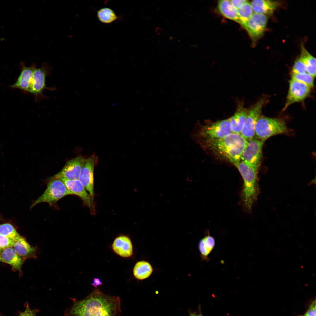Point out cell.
Here are the masks:
<instances>
[{
    "mask_svg": "<svg viewBox=\"0 0 316 316\" xmlns=\"http://www.w3.org/2000/svg\"><path fill=\"white\" fill-rule=\"evenodd\" d=\"M119 297L105 295L95 290L82 300H73L72 305L65 312V316H119Z\"/></svg>",
    "mask_w": 316,
    "mask_h": 316,
    "instance_id": "cell-1",
    "label": "cell"
},
{
    "mask_svg": "<svg viewBox=\"0 0 316 316\" xmlns=\"http://www.w3.org/2000/svg\"><path fill=\"white\" fill-rule=\"evenodd\" d=\"M248 143L241 134L232 133L222 138L200 142L217 158L234 165L240 161Z\"/></svg>",
    "mask_w": 316,
    "mask_h": 316,
    "instance_id": "cell-2",
    "label": "cell"
},
{
    "mask_svg": "<svg viewBox=\"0 0 316 316\" xmlns=\"http://www.w3.org/2000/svg\"><path fill=\"white\" fill-rule=\"evenodd\" d=\"M235 166L238 169L243 180L241 193L243 207L247 212H250L260 193L258 180V172L243 161H240Z\"/></svg>",
    "mask_w": 316,
    "mask_h": 316,
    "instance_id": "cell-3",
    "label": "cell"
},
{
    "mask_svg": "<svg viewBox=\"0 0 316 316\" xmlns=\"http://www.w3.org/2000/svg\"><path fill=\"white\" fill-rule=\"evenodd\" d=\"M288 131L286 123L283 120L277 118L261 117L256 125L255 136L265 141L271 137L286 133Z\"/></svg>",
    "mask_w": 316,
    "mask_h": 316,
    "instance_id": "cell-4",
    "label": "cell"
},
{
    "mask_svg": "<svg viewBox=\"0 0 316 316\" xmlns=\"http://www.w3.org/2000/svg\"><path fill=\"white\" fill-rule=\"evenodd\" d=\"M70 195H72V193L60 179L55 178L49 180L44 192L32 203L30 208L42 202H46L52 205L62 197Z\"/></svg>",
    "mask_w": 316,
    "mask_h": 316,
    "instance_id": "cell-5",
    "label": "cell"
},
{
    "mask_svg": "<svg viewBox=\"0 0 316 316\" xmlns=\"http://www.w3.org/2000/svg\"><path fill=\"white\" fill-rule=\"evenodd\" d=\"M232 133L229 119L218 121L202 127L197 133H192L191 136L204 140L218 139Z\"/></svg>",
    "mask_w": 316,
    "mask_h": 316,
    "instance_id": "cell-6",
    "label": "cell"
},
{
    "mask_svg": "<svg viewBox=\"0 0 316 316\" xmlns=\"http://www.w3.org/2000/svg\"><path fill=\"white\" fill-rule=\"evenodd\" d=\"M264 142L254 137L248 142L241 157L243 161L257 172L261 164Z\"/></svg>",
    "mask_w": 316,
    "mask_h": 316,
    "instance_id": "cell-7",
    "label": "cell"
},
{
    "mask_svg": "<svg viewBox=\"0 0 316 316\" xmlns=\"http://www.w3.org/2000/svg\"><path fill=\"white\" fill-rule=\"evenodd\" d=\"M266 101L265 98H262L247 109L246 119L241 134L248 142L255 137L256 125L261 117L262 108Z\"/></svg>",
    "mask_w": 316,
    "mask_h": 316,
    "instance_id": "cell-8",
    "label": "cell"
},
{
    "mask_svg": "<svg viewBox=\"0 0 316 316\" xmlns=\"http://www.w3.org/2000/svg\"><path fill=\"white\" fill-rule=\"evenodd\" d=\"M98 160L97 157L95 155L85 159L78 179L90 194L93 203L94 195V169Z\"/></svg>",
    "mask_w": 316,
    "mask_h": 316,
    "instance_id": "cell-9",
    "label": "cell"
},
{
    "mask_svg": "<svg viewBox=\"0 0 316 316\" xmlns=\"http://www.w3.org/2000/svg\"><path fill=\"white\" fill-rule=\"evenodd\" d=\"M51 66L48 64L43 63L42 67L35 69L30 87L28 91L35 96L42 95L45 89L49 90L52 88L47 87L46 85V78L50 73Z\"/></svg>",
    "mask_w": 316,
    "mask_h": 316,
    "instance_id": "cell-10",
    "label": "cell"
},
{
    "mask_svg": "<svg viewBox=\"0 0 316 316\" xmlns=\"http://www.w3.org/2000/svg\"><path fill=\"white\" fill-rule=\"evenodd\" d=\"M311 88L301 83L291 79L286 101L283 110L291 104L303 100L310 95Z\"/></svg>",
    "mask_w": 316,
    "mask_h": 316,
    "instance_id": "cell-11",
    "label": "cell"
},
{
    "mask_svg": "<svg viewBox=\"0 0 316 316\" xmlns=\"http://www.w3.org/2000/svg\"><path fill=\"white\" fill-rule=\"evenodd\" d=\"M85 159L83 157H78L69 160L59 172L48 178V181L61 178L68 180L78 179Z\"/></svg>",
    "mask_w": 316,
    "mask_h": 316,
    "instance_id": "cell-12",
    "label": "cell"
},
{
    "mask_svg": "<svg viewBox=\"0 0 316 316\" xmlns=\"http://www.w3.org/2000/svg\"><path fill=\"white\" fill-rule=\"evenodd\" d=\"M268 17L262 14L253 13L247 23L243 26L254 40L261 37L266 30Z\"/></svg>",
    "mask_w": 316,
    "mask_h": 316,
    "instance_id": "cell-13",
    "label": "cell"
},
{
    "mask_svg": "<svg viewBox=\"0 0 316 316\" xmlns=\"http://www.w3.org/2000/svg\"><path fill=\"white\" fill-rule=\"evenodd\" d=\"M72 193L79 197L90 209H93V203L90 195L78 179L68 180L60 178Z\"/></svg>",
    "mask_w": 316,
    "mask_h": 316,
    "instance_id": "cell-14",
    "label": "cell"
},
{
    "mask_svg": "<svg viewBox=\"0 0 316 316\" xmlns=\"http://www.w3.org/2000/svg\"><path fill=\"white\" fill-rule=\"evenodd\" d=\"M21 65L22 68L20 74L16 82L10 86V87L28 92L30 86L36 65L34 63L31 66L27 67L22 62L21 63Z\"/></svg>",
    "mask_w": 316,
    "mask_h": 316,
    "instance_id": "cell-15",
    "label": "cell"
},
{
    "mask_svg": "<svg viewBox=\"0 0 316 316\" xmlns=\"http://www.w3.org/2000/svg\"><path fill=\"white\" fill-rule=\"evenodd\" d=\"M25 260L17 254L13 247L2 249L0 254V261L10 265L19 272H21V267Z\"/></svg>",
    "mask_w": 316,
    "mask_h": 316,
    "instance_id": "cell-16",
    "label": "cell"
},
{
    "mask_svg": "<svg viewBox=\"0 0 316 316\" xmlns=\"http://www.w3.org/2000/svg\"><path fill=\"white\" fill-rule=\"evenodd\" d=\"M114 251L121 257L126 258L130 257L133 253V248L130 239L126 236L117 237L112 245Z\"/></svg>",
    "mask_w": 316,
    "mask_h": 316,
    "instance_id": "cell-17",
    "label": "cell"
},
{
    "mask_svg": "<svg viewBox=\"0 0 316 316\" xmlns=\"http://www.w3.org/2000/svg\"><path fill=\"white\" fill-rule=\"evenodd\" d=\"M247 114V109L244 107L243 103H239L234 115L229 118L232 133L241 134L245 123Z\"/></svg>",
    "mask_w": 316,
    "mask_h": 316,
    "instance_id": "cell-18",
    "label": "cell"
},
{
    "mask_svg": "<svg viewBox=\"0 0 316 316\" xmlns=\"http://www.w3.org/2000/svg\"><path fill=\"white\" fill-rule=\"evenodd\" d=\"M13 248L18 255L25 259L37 258V247L30 245L21 236L14 241Z\"/></svg>",
    "mask_w": 316,
    "mask_h": 316,
    "instance_id": "cell-19",
    "label": "cell"
},
{
    "mask_svg": "<svg viewBox=\"0 0 316 316\" xmlns=\"http://www.w3.org/2000/svg\"><path fill=\"white\" fill-rule=\"evenodd\" d=\"M254 13L267 16L272 14L279 5L277 1L254 0L250 3Z\"/></svg>",
    "mask_w": 316,
    "mask_h": 316,
    "instance_id": "cell-20",
    "label": "cell"
},
{
    "mask_svg": "<svg viewBox=\"0 0 316 316\" xmlns=\"http://www.w3.org/2000/svg\"><path fill=\"white\" fill-rule=\"evenodd\" d=\"M218 7L219 12L224 17L240 23L237 10L233 6L230 1H219Z\"/></svg>",
    "mask_w": 316,
    "mask_h": 316,
    "instance_id": "cell-21",
    "label": "cell"
},
{
    "mask_svg": "<svg viewBox=\"0 0 316 316\" xmlns=\"http://www.w3.org/2000/svg\"><path fill=\"white\" fill-rule=\"evenodd\" d=\"M300 59L305 66L307 72L313 78L316 76V59L302 45Z\"/></svg>",
    "mask_w": 316,
    "mask_h": 316,
    "instance_id": "cell-22",
    "label": "cell"
},
{
    "mask_svg": "<svg viewBox=\"0 0 316 316\" xmlns=\"http://www.w3.org/2000/svg\"><path fill=\"white\" fill-rule=\"evenodd\" d=\"M153 269L150 264L145 261L138 262L133 269V274L137 279L142 280L149 277L152 273Z\"/></svg>",
    "mask_w": 316,
    "mask_h": 316,
    "instance_id": "cell-23",
    "label": "cell"
},
{
    "mask_svg": "<svg viewBox=\"0 0 316 316\" xmlns=\"http://www.w3.org/2000/svg\"><path fill=\"white\" fill-rule=\"evenodd\" d=\"M215 245L214 239L209 234L200 240L199 244V249L201 257L203 260L208 261V256L212 250Z\"/></svg>",
    "mask_w": 316,
    "mask_h": 316,
    "instance_id": "cell-24",
    "label": "cell"
},
{
    "mask_svg": "<svg viewBox=\"0 0 316 316\" xmlns=\"http://www.w3.org/2000/svg\"><path fill=\"white\" fill-rule=\"evenodd\" d=\"M97 16L101 22L106 24L111 23L117 19V16L114 11L107 7L103 8L99 10Z\"/></svg>",
    "mask_w": 316,
    "mask_h": 316,
    "instance_id": "cell-25",
    "label": "cell"
},
{
    "mask_svg": "<svg viewBox=\"0 0 316 316\" xmlns=\"http://www.w3.org/2000/svg\"><path fill=\"white\" fill-rule=\"evenodd\" d=\"M237 11L240 24L243 26L247 23L253 13L250 3L248 1L244 3L237 9Z\"/></svg>",
    "mask_w": 316,
    "mask_h": 316,
    "instance_id": "cell-26",
    "label": "cell"
},
{
    "mask_svg": "<svg viewBox=\"0 0 316 316\" xmlns=\"http://www.w3.org/2000/svg\"><path fill=\"white\" fill-rule=\"evenodd\" d=\"M0 234L11 238L14 241L21 236L14 227L9 223L0 225Z\"/></svg>",
    "mask_w": 316,
    "mask_h": 316,
    "instance_id": "cell-27",
    "label": "cell"
},
{
    "mask_svg": "<svg viewBox=\"0 0 316 316\" xmlns=\"http://www.w3.org/2000/svg\"><path fill=\"white\" fill-rule=\"evenodd\" d=\"M291 79L303 83L310 88L314 86V78L307 72L301 74L291 73Z\"/></svg>",
    "mask_w": 316,
    "mask_h": 316,
    "instance_id": "cell-28",
    "label": "cell"
},
{
    "mask_svg": "<svg viewBox=\"0 0 316 316\" xmlns=\"http://www.w3.org/2000/svg\"><path fill=\"white\" fill-rule=\"evenodd\" d=\"M306 72V69L304 64L300 58L297 59L292 68L291 73L301 74Z\"/></svg>",
    "mask_w": 316,
    "mask_h": 316,
    "instance_id": "cell-29",
    "label": "cell"
},
{
    "mask_svg": "<svg viewBox=\"0 0 316 316\" xmlns=\"http://www.w3.org/2000/svg\"><path fill=\"white\" fill-rule=\"evenodd\" d=\"M316 298L310 300L308 302V308L305 313L303 315H298L295 316H316Z\"/></svg>",
    "mask_w": 316,
    "mask_h": 316,
    "instance_id": "cell-30",
    "label": "cell"
},
{
    "mask_svg": "<svg viewBox=\"0 0 316 316\" xmlns=\"http://www.w3.org/2000/svg\"><path fill=\"white\" fill-rule=\"evenodd\" d=\"M14 243L13 239L0 234V248L1 249L13 247Z\"/></svg>",
    "mask_w": 316,
    "mask_h": 316,
    "instance_id": "cell-31",
    "label": "cell"
},
{
    "mask_svg": "<svg viewBox=\"0 0 316 316\" xmlns=\"http://www.w3.org/2000/svg\"><path fill=\"white\" fill-rule=\"evenodd\" d=\"M25 311L26 316H36V313L39 311L37 310L31 309L30 308L28 304L26 305Z\"/></svg>",
    "mask_w": 316,
    "mask_h": 316,
    "instance_id": "cell-32",
    "label": "cell"
},
{
    "mask_svg": "<svg viewBox=\"0 0 316 316\" xmlns=\"http://www.w3.org/2000/svg\"><path fill=\"white\" fill-rule=\"evenodd\" d=\"M230 1L233 6L237 10L244 3L247 1L244 0H232Z\"/></svg>",
    "mask_w": 316,
    "mask_h": 316,
    "instance_id": "cell-33",
    "label": "cell"
},
{
    "mask_svg": "<svg viewBox=\"0 0 316 316\" xmlns=\"http://www.w3.org/2000/svg\"><path fill=\"white\" fill-rule=\"evenodd\" d=\"M91 284L95 287L97 288V286L102 285V283L98 278H95L94 279L93 282L91 283Z\"/></svg>",
    "mask_w": 316,
    "mask_h": 316,
    "instance_id": "cell-34",
    "label": "cell"
},
{
    "mask_svg": "<svg viewBox=\"0 0 316 316\" xmlns=\"http://www.w3.org/2000/svg\"><path fill=\"white\" fill-rule=\"evenodd\" d=\"M198 310L199 312L197 314L196 316H203L202 315L201 311V305L200 304L198 306Z\"/></svg>",
    "mask_w": 316,
    "mask_h": 316,
    "instance_id": "cell-35",
    "label": "cell"
},
{
    "mask_svg": "<svg viewBox=\"0 0 316 316\" xmlns=\"http://www.w3.org/2000/svg\"><path fill=\"white\" fill-rule=\"evenodd\" d=\"M189 316H196L197 312H192L189 311Z\"/></svg>",
    "mask_w": 316,
    "mask_h": 316,
    "instance_id": "cell-36",
    "label": "cell"
},
{
    "mask_svg": "<svg viewBox=\"0 0 316 316\" xmlns=\"http://www.w3.org/2000/svg\"><path fill=\"white\" fill-rule=\"evenodd\" d=\"M18 316H26L25 311L21 312Z\"/></svg>",
    "mask_w": 316,
    "mask_h": 316,
    "instance_id": "cell-37",
    "label": "cell"
},
{
    "mask_svg": "<svg viewBox=\"0 0 316 316\" xmlns=\"http://www.w3.org/2000/svg\"><path fill=\"white\" fill-rule=\"evenodd\" d=\"M1 250H2V249L0 248V254L1 252Z\"/></svg>",
    "mask_w": 316,
    "mask_h": 316,
    "instance_id": "cell-38",
    "label": "cell"
}]
</instances>
